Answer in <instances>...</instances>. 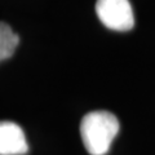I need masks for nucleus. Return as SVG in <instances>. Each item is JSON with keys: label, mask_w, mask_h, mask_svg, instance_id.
I'll list each match as a JSON object with an SVG mask.
<instances>
[{"label": "nucleus", "mask_w": 155, "mask_h": 155, "mask_svg": "<svg viewBox=\"0 0 155 155\" xmlns=\"http://www.w3.org/2000/svg\"><path fill=\"white\" fill-rule=\"evenodd\" d=\"M120 129L119 120L109 111H92L80 123V134L91 155H105Z\"/></svg>", "instance_id": "nucleus-1"}, {"label": "nucleus", "mask_w": 155, "mask_h": 155, "mask_svg": "<svg viewBox=\"0 0 155 155\" xmlns=\"http://www.w3.org/2000/svg\"><path fill=\"white\" fill-rule=\"evenodd\" d=\"M96 13L104 25L114 31H128L134 26L129 0H97Z\"/></svg>", "instance_id": "nucleus-2"}, {"label": "nucleus", "mask_w": 155, "mask_h": 155, "mask_svg": "<svg viewBox=\"0 0 155 155\" xmlns=\"http://www.w3.org/2000/svg\"><path fill=\"white\" fill-rule=\"evenodd\" d=\"M28 151L26 136L18 124L0 122V155H23Z\"/></svg>", "instance_id": "nucleus-3"}, {"label": "nucleus", "mask_w": 155, "mask_h": 155, "mask_svg": "<svg viewBox=\"0 0 155 155\" xmlns=\"http://www.w3.org/2000/svg\"><path fill=\"white\" fill-rule=\"evenodd\" d=\"M19 38L5 22H0V61L11 57L18 45Z\"/></svg>", "instance_id": "nucleus-4"}]
</instances>
